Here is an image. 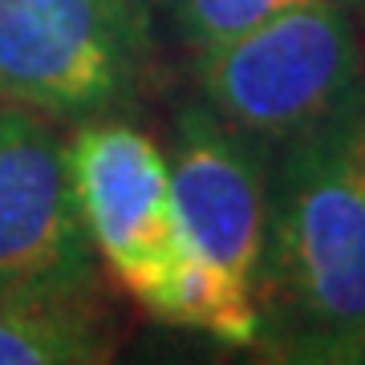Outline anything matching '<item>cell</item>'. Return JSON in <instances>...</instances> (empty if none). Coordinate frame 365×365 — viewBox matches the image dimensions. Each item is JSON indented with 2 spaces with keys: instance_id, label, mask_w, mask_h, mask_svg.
<instances>
[{
  "instance_id": "4",
  "label": "cell",
  "mask_w": 365,
  "mask_h": 365,
  "mask_svg": "<svg viewBox=\"0 0 365 365\" xmlns=\"http://www.w3.org/2000/svg\"><path fill=\"white\" fill-rule=\"evenodd\" d=\"M106 292L73 187L61 122L0 110V297L66 300Z\"/></svg>"
},
{
  "instance_id": "6",
  "label": "cell",
  "mask_w": 365,
  "mask_h": 365,
  "mask_svg": "<svg viewBox=\"0 0 365 365\" xmlns=\"http://www.w3.org/2000/svg\"><path fill=\"white\" fill-rule=\"evenodd\" d=\"M272 155L203 102H187L167 146L170 195L187 248L256 280Z\"/></svg>"
},
{
  "instance_id": "7",
  "label": "cell",
  "mask_w": 365,
  "mask_h": 365,
  "mask_svg": "<svg viewBox=\"0 0 365 365\" xmlns=\"http://www.w3.org/2000/svg\"><path fill=\"white\" fill-rule=\"evenodd\" d=\"M118 317L106 292L66 300L0 297V365H102L118 353Z\"/></svg>"
},
{
  "instance_id": "5",
  "label": "cell",
  "mask_w": 365,
  "mask_h": 365,
  "mask_svg": "<svg viewBox=\"0 0 365 365\" xmlns=\"http://www.w3.org/2000/svg\"><path fill=\"white\" fill-rule=\"evenodd\" d=\"M69 163L102 272L150 313L187 252L163 146L126 114H106L69 130Z\"/></svg>"
},
{
  "instance_id": "8",
  "label": "cell",
  "mask_w": 365,
  "mask_h": 365,
  "mask_svg": "<svg viewBox=\"0 0 365 365\" xmlns=\"http://www.w3.org/2000/svg\"><path fill=\"white\" fill-rule=\"evenodd\" d=\"M146 317L175 329L203 333L232 349H256V341H260V313H256L252 284L244 276H235L232 268H223L191 248L182 252L175 276L158 292Z\"/></svg>"
},
{
  "instance_id": "9",
  "label": "cell",
  "mask_w": 365,
  "mask_h": 365,
  "mask_svg": "<svg viewBox=\"0 0 365 365\" xmlns=\"http://www.w3.org/2000/svg\"><path fill=\"white\" fill-rule=\"evenodd\" d=\"M297 4H313V0H163V13L175 29V41L195 61L203 53L220 49L223 41L240 37Z\"/></svg>"
},
{
  "instance_id": "1",
  "label": "cell",
  "mask_w": 365,
  "mask_h": 365,
  "mask_svg": "<svg viewBox=\"0 0 365 365\" xmlns=\"http://www.w3.org/2000/svg\"><path fill=\"white\" fill-rule=\"evenodd\" d=\"M252 292L260 357L365 361V98L272 150Z\"/></svg>"
},
{
  "instance_id": "10",
  "label": "cell",
  "mask_w": 365,
  "mask_h": 365,
  "mask_svg": "<svg viewBox=\"0 0 365 365\" xmlns=\"http://www.w3.org/2000/svg\"><path fill=\"white\" fill-rule=\"evenodd\" d=\"M361 9H365V0H361Z\"/></svg>"
},
{
  "instance_id": "2",
  "label": "cell",
  "mask_w": 365,
  "mask_h": 365,
  "mask_svg": "<svg viewBox=\"0 0 365 365\" xmlns=\"http://www.w3.org/2000/svg\"><path fill=\"white\" fill-rule=\"evenodd\" d=\"M199 102L268 155L365 98L361 0H313L191 61Z\"/></svg>"
},
{
  "instance_id": "3",
  "label": "cell",
  "mask_w": 365,
  "mask_h": 365,
  "mask_svg": "<svg viewBox=\"0 0 365 365\" xmlns=\"http://www.w3.org/2000/svg\"><path fill=\"white\" fill-rule=\"evenodd\" d=\"M155 0H0V110L130 114L155 81Z\"/></svg>"
}]
</instances>
